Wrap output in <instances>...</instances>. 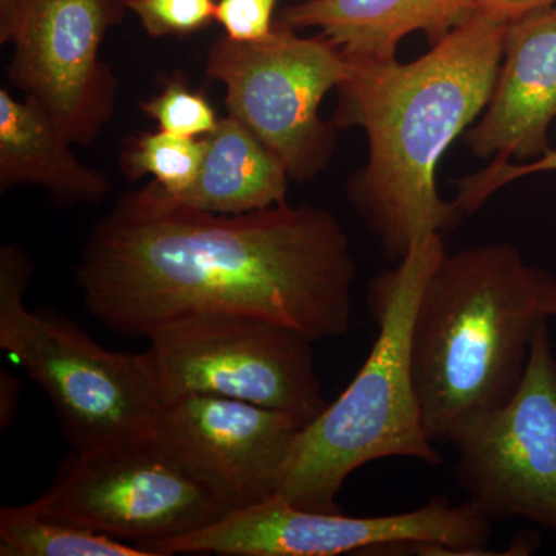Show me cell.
<instances>
[{
    "label": "cell",
    "instance_id": "obj_6",
    "mask_svg": "<svg viewBox=\"0 0 556 556\" xmlns=\"http://www.w3.org/2000/svg\"><path fill=\"white\" fill-rule=\"evenodd\" d=\"M492 525L470 501L434 496L383 517L303 510L273 495L186 535L138 546L152 556H338L345 554L490 555Z\"/></svg>",
    "mask_w": 556,
    "mask_h": 556
},
{
    "label": "cell",
    "instance_id": "obj_21",
    "mask_svg": "<svg viewBox=\"0 0 556 556\" xmlns=\"http://www.w3.org/2000/svg\"><path fill=\"white\" fill-rule=\"evenodd\" d=\"M556 172V149L548 150L540 159L532 160L527 164L495 163L490 166L456 179V197L453 200L457 214L460 218L470 217L478 208L484 206L490 197L495 195L497 190L506 188L510 182L518 179L532 177L536 174Z\"/></svg>",
    "mask_w": 556,
    "mask_h": 556
},
{
    "label": "cell",
    "instance_id": "obj_19",
    "mask_svg": "<svg viewBox=\"0 0 556 556\" xmlns=\"http://www.w3.org/2000/svg\"><path fill=\"white\" fill-rule=\"evenodd\" d=\"M142 113L160 130L181 137L203 138L217 129L219 118L206 94L190 89L185 76H170L155 97L142 102Z\"/></svg>",
    "mask_w": 556,
    "mask_h": 556
},
{
    "label": "cell",
    "instance_id": "obj_15",
    "mask_svg": "<svg viewBox=\"0 0 556 556\" xmlns=\"http://www.w3.org/2000/svg\"><path fill=\"white\" fill-rule=\"evenodd\" d=\"M53 116L30 98L0 89V190L39 186L64 206L98 204L112 192L108 175L76 159Z\"/></svg>",
    "mask_w": 556,
    "mask_h": 556
},
{
    "label": "cell",
    "instance_id": "obj_16",
    "mask_svg": "<svg viewBox=\"0 0 556 556\" xmlns=\"http://www.w3.org/2000/svg\"><path fill=\"white\" fill-rule=\"evenodd\" d=\"M204 139L199 175L178 200L226 215L287 203V169L241 121L219 118L217 129Z\"/></svg>",
    "mask_w": 556,
    "mask_h": 556
},
{
    "label": "cell",
    "instance_id": "obj_9",
    "mask_svg": "<svg viewBox=\"0 0 556 556\" xmlns=\"http://www.w3.org/2000/svg\"><path fill=\"white\" fill-rule=\"evenodd\" d=\"M27 507L135 546L186 535L230 511L182 471L152 433L73 450L49 490Z\"/></svg>",
    "mask_w": 556,
    "mask_h": 556
},
{
    "label": "cell",
    "instance_id": "obj_4",
    "mask_svg": "<svg viewBox=\"0 0 556 556\" xmlns=\"http://www.w3.org/2000/svg\"><path fill=\"white\" fill-rule=\"evenodd\" d=\"M445 252L442 233H427L393 269L372 278L367 300L378 327L375 345L338 401L299 431L274 495L303 510L339 511L340 490L367 464L387 457L444 463L424 428L409 340L417 302Z\"/></svg>",
    "mask_w": 556,
    "mask_h": 556
},
{
    "label": "cell",
    "instance_id": "obj_12",
    "mask_svg": "<svg viewBox=\"0 0 556 556\" xmlns=\"http://www.w3.org/2000/svg\"><path fill=\"white\" fill-rule=\"evenodd\" d=\"M303 426L295 417L237 399L186 394L161 404L152 437L197 484L229 510L276 493Z\"/></svg>",
    "mask_w": 556,
    "mask_h": 556
},
{
    "label": "cell",
    "instance_id": "obj_24",
    "mask_svg": "<svg viewBox=\"0 0 556 556\" xmlns=\"http://www.w3.org/2000/svg\"><path fill=\"white\" fill-rule=\"evenodd\" d=\"M21 382L9 369L0 368V430L13 424L20 408Z\"/></svg>",
    "mask_w": 556,
    "mask_h": 556
},
{
    "label": "cell",
    "instance_id": "obj_25",
    "mask_svg": "<svg viewBox=\"0 0 556 556\" xmlns=\"http://www.w3.org/2000/svg\"><path fill=\"white\" fill-rule=\"evenodd\" d=\"M551 316L556 317V262H555V288H554V294H552Z\"/></svg>",
    "mask_w": 556,
    "mask_h": 556
},
{
    "label": "cell",
    "instance_id": "obj_8",
    "mask_svg": "<svg viewBox=\"0 0 556 556\" xmlns=\"http://www.w3.org/2000/svg\"><path fill=\"white\" fill-rule=\"evenodd\" d=\"M206 72L225 86L228 115L280 160L291 181H313L327 169L338 129L321 119L320 105L346 76L345 54L332 40L305 38L277 21L265 39L212 43Z\"/></svg>",
    "mask_w": 556,
    "mask_h": 556
},
{
    "label": "cell",
    "instance_id": "obj_23",
    "mask_svg": "<svg viewBox=\"0 0 556 556\" xmlns=\"http://www.w3.org/2000/svg\"><path fill=\"white\" fill-rule=\"evenodd\" d=\"M473 3L477 10L510 22L530 11L555 5L556 0H473Z\"/></svg>",
    "mask_w": 556,
    "mask_h": 556
},
{
    "label": "cell",
    "instance_id": "obj_3",
    "mask_svg": "<svg viewBox=\"0 0 556 556\" xmlns=\"http://www.w3.org/2000/svg\"><path fill=\"white\" fill-rule=\"evenodd\" d=\"M555 274L511 243L445 252L417 302L409 340L424 428L434 445L506 405L551 318Z\"/></svg>",
    "mask_w": 556,
    "mask_h": 556
},
{
    "label": "cell",
    "instance_id": "obj_18",
    "mask_svg": "<svg viewBox=\"0 0 556 556\" xmlns=\"http://www.w3.org/2000/svg\"><path fill=\"white\" fill-rule=\"evenodd\" d=\"M206 139L181 137L169 131H146L129 138L119 166L130 181L150 175L170 195L178 197L195 181Z\"/></svg>",
    "mask_w": 556,
    "mask_h": 556
},
{
    "label": "cell",
    "instance_id": "obj_10",
    "mask_svg": "<svg viewBox=\"0 0 556 556\" xmlns=\"http://www.w3.org/2000/svg\"><path fill=\"white\" fill-rule=\"evenodd\" d=\"M126 10V0H0V42L14 49L11 83L73 144L97 141L115 113L119 84L100 50Z\"/></svg>",
    "mask_w": 556,
    "mask_h": 556
},
{
    "label": "cell",
    "instance_id": "obj_14",
    "mask_svg": "<svg viewBox=\"0 0 556 556\" xmlns=\"http://www.w3.org/2000/svg\"><path fill=\"white\" fill-rule=\"evenodd\" d=\"M475 11L473 0H302L278 21L294 30L318 28L348 56L393 60L412 33L434 46Z\"/></svg>",
    "mask_w": 556,
    "mask_h": 556
},
{
    "label": "cell",
    "instance_id": "obj_13",
    "mask_svg": "<svg viewBox=\"0 0 556 556\" xmlns=\"http://www.w3.org/2000/svg\"><path fill=\"white\" fill-rule=\"evenodd\" d=\"M555 118L556 3L508 22L492 98L464 139L478 159L536 160Z\"/></svg>",
    "mask_w": 556,
    "mask_h": 556
},
{
    "label": "cell",
    "instance_id": "obj_17",
    "mask_svg": "<svg viewBox=\"0 0 556 556\" xmlns=\"http://www.w3.org/2000/svg\"><path fill=\"white\" fill-rule=\"evenodd\" d=\"M2 556H152L126 541L39 517L25 506L0 511Z\"/></svg>",
    "mask_w": 556,
    "mask_h": 556
},
{
    "label": "cell",
    "instance_id": "obj_1",
    "mask_svg": "<svg viewBox=\"0 0 556 556\" xmlns=\"http://www.w3.org/2000/svg\"><path fill=\"white\" fill-rule=\"evenodd\" d=\"M356 276L350 239L327 208L214 214L155 181L116 200L76 266L91 317L115 334L148 339L204 313L269 318L313 342L340 338Z\"/></svg>",
    "mask_w": 556,
    "mask_h": 556
},
{
    "label": "cell",
    "instance_id": "obj_11",
    "mask_svg": "<svg viewBox=\"0 0 556 556\" xmlns=\"http://www.w3.org/2000/svg\"><path fill=\"white\" fill-rule=\"evenodd\" d=\"M453 447L456 482L485 518L525 519L556 535V354L548 321L538 329L517 393Z\"/></svg>",
    "mask_w": 556,
    "mask_h": 556
},
{
    "label": "cell",
    "instance_id": "obj_5",
    "mask_svg": "<svg viewBox=\"0 0 556 556\" xmlns=\"http://www.w3.org/2000/svg\"><path fill=\"white\" fill-rule=\"evenodd\" d=\"M33 269L21 244L0 249V348L43 388L68 444L89 450L152 433L161 401L144 353L105 350L56 311L25 308Z\"/></svg>",
    "mask_w": 556,
    "mask_h": 556
},
{
    "label": "cell",
    "instance_id": "obj_22",
    "mask_svg": "<svg viewBox=\"0 0 556 556\" xmlns=\"http://www.w3.org/2000/svg\"><path fill=\"white\" fill-rule=\"evenodd\" d=\"M277 3L278 0H217L215 21L229 39L254 42L274 30Z\"/></svg>",
    "mask_w": 556,
    "mask_h": 556
},
{
    "label": "cell",
    "instance_id": "obj_7",
    "mask_svg": "<svg viewBox=\"0 0 556 556\" xmlns=\"http://www.w3.org/2000/svg\"><path fill=\"white\" fill-rule=\"evenodd\" d=\"M149 340L144 357L161 404L211 394L287 413L303 427L329 405L313 340L269 318L195 314L160 328Z\"/></svg>",
    "mask_w": 556,
    "mask_h": 556
},
{
    "label": "cell",
    "instance_id": "obj_2",
    "mask_svg": "<svg viewBox=\"0 0 556 556\" xmlns=\"http://www.w3.org/2000/svg\"><path fill=\"white\" fill-rule=\"evenodd\" d=\"M508 21L475 11L412 62L348 56L336 129L367 135L368 159L346 195L383 255L401 262L427 233L463 223L439 195L437 170L457 137L484 112L500 73Z\"/></svg>",
    "mask_w": 556,
    "mask_h": 556
},
{
    "label": "cell",
    "instance_id": "obj_20",
    "mask_svg": "<svg viewBox=\"0 0 556 556\" xmlns=\"http://www.w3.org/2000/svg\"><path fill=\"white\" fill-rule=\"evenodd\" d=\"M126 7L153 38L206 30L217 14V0H126Z\"/></svg>",
    "mask_w": 556,
    "mask_h": 556
}]
</instances>
